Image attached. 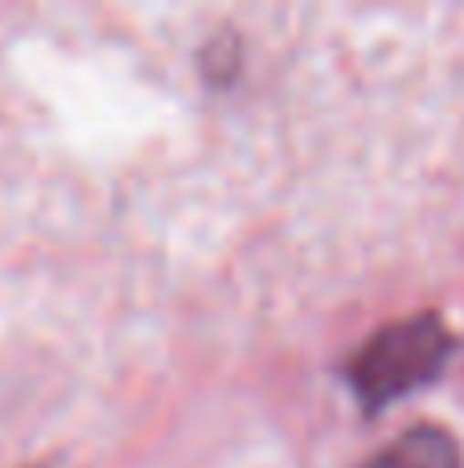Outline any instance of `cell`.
<instances>
[{"mask_svg":"<svg viewBox=\"0 0 464 468\" xmlns=\"http://www.w3.org/2000/svg\"><path fill=\"white\" fill-rule=\"evenodd\" d=\"M452 349L448 324L436 313H419L378 329L366 346L353 354L350 382L366 407H386L395 399L419 390L444 370Z\"/></svg>","mask_w":464,"mask_h":468,"instance_id":"obj_1","label":"cell"},{"mask_svg":"<svg viewBox=\"0 0 464 468\" xmlns=\"http://www.w3.org/2000/svg\"><path fill=\"white\" fill-rule=\"evenodd\" d=\"M362 468H460V448L436 423H416L386 448H378Z\"/></svg>","mask_w":464,"mask_h":468,"instance_id":"obj_2","label":"cell"}]
</instances>
